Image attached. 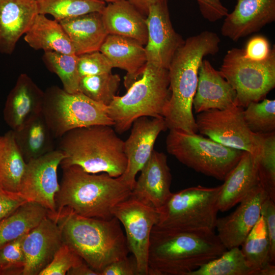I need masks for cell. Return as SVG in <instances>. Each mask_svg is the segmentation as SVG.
<instances>
[{
	"mask_svg": "<svg viewBox=\"0 0 275 275\" xmlns=\"http://www.w3.org/2000/svg\"><path fill=\"white\" fill-rule=\"evenodd\" d=\"M168 152L195 171L224 181L244 151L226 146L210 138L180 129H170Z\"/></svg>",
	"mask_w": 275,
	"mask_h": 275,
	"instance_id": "obj_8",
	"label": "cell"
},
{
	"mask_svg": "<svg viewBox=\"0 0 275 275\" xmlns=\"http://www.w3.org/2000/svg\"><path fill=\"white\" fill-rule=\"evenodd\" d=\"M42 113L54 138L73 129L96 125L114 126L107 106L80 92L69 93L53 86L44 91Z\"/></svg>",
	"mask_w": 275,
	"mask_h": 275,
	"instance_id": "obj_9",
	"label": "cell"
},
{
	"mask_svg": "<svg viewBox=\"0 0 275 275\" xmlns=\"http://www.w3.org/2000/svg\"><path fill=\"white\" fill-rule=\"evenodd\" d=\"M218 199L219 211L231 209L260 184L255 156L244 151L236 165L228 174Z\"/></svg>",
	"mask_w": 275,
	"mask_h": 275,
	"instance_id": "obj_24",
	"label": "cell"
},
{
	"mask_svg": "<svg viewBox=\"0 0 275 275\" xmlns=\"http://www.w3.org/2000/svg\"><path fill=\"white\" fill-rule=\"evenodd\" d=\"M26 202L19 193L7 190L0 182V219L10 214Z\"/></svg>",
	"mask_w": 275,
	"mask_h": 275,
	"instance_id": "obj_45",
	"label": "cell"
},
{
	"mask_svg": "<svg viewBox=\"0 0 275 275\" xmlns=\"http://www.w3.org/2000/svg\"><path fill=\"white\" fill-rule=\"evenodd\" d=\"M99 51L107 58L113 68L126 71L124 84L127 90L141 78L147 64L145 47L130 38L108 34Z\"/></svg>",
	"mask_w": 275,
	"mask_h": 275,
	"instance_id": "obj_22",
	"label": "cell"
},
{
	"mask_svg": "<svg viewBox=\"0 0 275 275\" xmlns=\"http://www.w3.org/2000/svg\"><path fill=\"white\" fill-rule=\"evenodd\" d=\"M38 14L51 15L58 21L92 12L102 13V0H36Z\"/></svg>",
	"mask_w": 275,
	"mask_h": 275,
	"instance_id": "obj_32",
	"label": "cell"
},
{
	"mask_svg": "<svg viewBox=\"0 0 275 275\" xmlns=\"http://www.w3.org/2000/svg\"><path fill=\"white\" fill-rule=\"evenodd\" d=\"M48 215L47 210L34 202H26L0 219V247L22 236Z\"/></svg>",
	"mask_w": 275,
	"mask_h": 275,
	"instance_id": "obj_29",
	"label": "cell"
},
{
	"mask_svg": "<svg viewBox=\"0 0 275 275\" xmlns=\"http://www.w3.org/2000/svg\"><path fill=\"white\" fill-rule=\"evenodd\" d=\"M13 133L26 162L54 150V137L42 113Z\"/></svg>",
	"mask_w": 275,
	"mask_h": 275,
	"instance_id": "obj_28",
	"label": "cell"
},
{
	"mask_svg": "<svg viewBox=\"0 0 275 275\" xmlns=\"http://www.w3.org/2000/svg\"><path fill=\"white\" fill-rule=\"evenodd\" d=\"M254 272L240 248L234 247L188 275H254Z\"/></svg>",
	"mask_w": 275,
	"mask_h": 275,
	"instance_id": "obj_33",
	"label": "cell"
},
{
	"mask_svg": "<svg viewBox=\"0 0 275 275\" xmlns=\"http://www.w3.org/2000/svg\"><path fill=\"white\" fill-rule=\"evenodd\" d=\"M121 81L118 74L111 72L80 77L79 91L91 99L107 106L116 96Z\"/></svg>",
	"mask_w": 275,
	"mask_h": 275,
	"instance_id": "obj_36",
	"label": "cell"
},
{
	"mask_svg": "<svg viewBox=\"0 0 275 275\" xmlns=\"http://www.w3.org/2000/svg\"><path fill=\"white\" fill-rule=\"evenodd\" d=\"M140 172L131 195L158 210L172 194V175L167 155L154 150Z\"/></svg>",
	"mask_w": 275,
	"mask_h": 275,
	"instance_id": "obj_19",
	"label": "cell"
},
{
	"mask_svg": "<svg viewBox=\"0 0 275 275\" xmlns=\"http://www.w3.org/2000/svg\"><path fill=\"white\" fill-rule=\"evenodd\" d=\"M44 92L26 74L22 73L9 92L3 111L4 119L13 131L22 128L42 113Z\"/></svg>",
	"mask_w": 275,
	"mask_h": 275,
	"instance_id": "obj_20",
	"label": "cell"
},
{
	"mask_svg": "<svg viewBox=\"0 0 275 275\" xmlns=\"http://www.w3.org/2000/svg\"><path fill=\"white\" fill-rule=\"evenodd\" d=\"M240 246L247 262L254 270V275L257 270L271 263L269 238L261 215Z\"/></svg>",
	"mask_w": 275,
	"mask_h": 275,
	"instance_id": "obj_34",
	"label": "cell"
},
{
	"mask_svg": "<svg viewBox=\"0 0 275 275\" xmlns=\"http://www.w3.org/2000/svg\"><path fill=\"white\" fill-rule=\"evenodd\" d=\"M0 155V182L8 191L18 193L27 162L16 143L13 131L7 132Z\"/></svg>",
	"mask_w": 275,
	"mask_h": 275,
	"instance_id": "obj_30",
	"label": "cell"
},
{
	"mask_svg": "<svg viewBox=\"0 0 275 275\" xmlns=\"http://www.w3.org/2000/svg\"><path fill=\"white\" fill-rule=\"evenodd\" d=\"M69 38L75 54L99 51L108 35L100 12H92L59 21Z\"/></svg>",
	"mask_w": 275,
	"mask_h": 275,
	"instance_id": "obj_26",
	"label": "cell"
},
{
	"mask_svg": "<svg viewBox=\"0 0 275 275\" xmlns=\"http://www.w3.org/2000/svg\"><path fill=\"white\" fill-rule=\"evenodd\" d=\"M261 215L263 217L270 244V262L275 263V202L268 197L263 202Z\"/></svg>",
	"mask_w": 275,
	"mask_h": 275,
	"instance_id": "obj_41",
	"label": "cell"
},
{
	"mask_svg": "<svg viewBox=\"0 0 275 275\" xmlns=\"http://www.w3.org/2000/svg\"><path fill=\"white\" fill-rule=\"evenodd\" d=\"M62 168L57 214L67 208L83 216L109 219L115 207L131 195L132 189L120 177L89 173L77 166Z\"/></svg>",
	"mask_w": 275,
	"mask_h": 275,
	"instance_id": "obj_4",
	"label": "cell"
},
{
	"mask_svg": "<svg viewBox=\"0 0 275 275\" xmlns=\"http://www.w3.org/2000/svg\"><path fill=\"white\" fill-rule=\"evenodd\" d=\"M84 261L68 245L63 243L51 261L39 275H65L72 267Z\"/></svg>",
	"mask_w": 275,
	"mask_h": 275,
	"instance_id": "obj_39",
	"label": "cell"
},
{
	"mask_svg": "<svg viewBox=\"0 0 275 275\" xmlns=\"http://www.w3.org/2000/svg\"><path fill=\"white\" fill-rule=\"evenodd\" d=\"M113 214L124 228L128 247L135 259L139 275H149L148 249L151 231L158 222V210L131 195L115 207Z\"/></svg>",
	"mask_w": 275,
	"mask_h": 275,
	"instance_id": "obj_12",
	"label": "cell"
},
{
	"mask_svg": "<svg viewBox=\"0 0 275 275\" xmlns=\"http://www.w3.org/2000/svg\"><path fill=\"white\" fill-rule=\"evenodd\" d=\"M36 0H0V52L11 54L38 14Z\"/></svg>",
	"mask_w": 275,
	"mask_h": 275,
	"instance_id": "obj_23",
	"label": "cell"
},
{
	"mask_svg": "<svg viewBox=\"0 0 275 275\" xmlns=\"http://www.w3.org/2000/svg\"><path fill=\"white\" fill-rule=\"evenodd\" d=\"M42 60L47 68L60 78L65 91L72 94L79 92L80 77L77 69L78 56L44 51Z\"/></svg>",
	"mask_w": 275,
	"mask_h": 275,
	"instance_id": "obj_35",
	"label": "cell"
},
{
	"mask_svg": "<svg viewBox=\"0 0 275 275\" xmlns=\"http://www.w3.org/2000/svg\"><path fill=\"white\" fill-rule=\"evenodd\" d=\"M68 275H100L99 273L90 267L84 261L71 268L67 272Z\"/></svg>",
	"mask_w": 275,
	"mask_h": 275,
	"instance_id": "obj_46",
	"label": "cell"
},
{
	"mask_svg": "<svg viewBox=\"0 0 275 275\" xmlns=\"http://www.w3.org/2000/svg\"><path fill=\"white\" fill-rule=\"evenodd\" d=\"M275 265L269 263L261 268L257 270L254 275H274Z\"/></svg>",
	"mask_w": 275,
	"mask_h": 275,
	"instance_id": "obj_48",
	"label": "cell"
},
{
	"mask_svg": "<svg viewBox=\"0 0 275 275\" xmlns=\"http://www.w3.org/2000/svg\"><path fill=\"white\" fill-rule=\"evenodd\" d=\"M112 68L109 60L100 51L78 56L77 69L80 77L111 72Z\"/></svg>",
	"mask_w": 275,
	"mask_h": 275,
	"instance_id": "obj_40",
	"label": "cell"
},
{
	"mask_svg": "<svg viewBox=\"0 0 275 275\" xmlns=\"http://www.w3.org/2000/svg\"><path fill=\"white\" fill-rule=\"evenodd\" d=\"M244 108L234 104L224 109H211L197 114L198 131L223 145L254 155L257 147V134L247 127Z\"/></svg>",
	"mask_w": 275,
	"mask_h": 275,
	"instance_id": "obj_11",
	"label": "cell"
},
{
	"mask_svg": "<svg viewBox=\"0 0 275 275\" xmlns=\"http://www.w3.org/2000/svg\"><path fill=\"white\" fill-rule=\"evenodd\" d=\"M54 220L63 242L100 275L106 266L130 252L120 222L115 216L109 219L88 217L64 208Z\"/></svg>",
	"mask_w": 275,
	"mask_h": 275,
	"instance_id": "obj_3",
	"label": "cell"
},
{
	"mask_svg": "<svg viewBox=\"0 0 275 275\" xmlns=\"http://www.w3.org/2000/svg\"><path fill=\"white\" fill-rule=\"evenodd\" d=\"M222 185H201L172 193L158 210L155 227L164 230L213 232L219 211L218 199Z\"/></svg>",
	"mask_w": 275,
	"mask_h": 275,
	"instance_id": "obj_7",
	"label": "cell"
},
{
	"mask_svg": "<svg viewBox=\"0 0 275 275\" xmlns=\"http://www.w3.org/2000/svg\"><path fill=\"white\" fill-rule=\"evenodd\" d=\"M271 49L267 39L259 35L251 38L243 50L246 58L252 61H261L268 57Z\"/></svg>",
	"mask_w": 275,
	"mask_h": 275,
	"instance_id": "obj_42",
	"label": "cell"
},
{
	"mask_svg": "<svg viewBox=\"0 0 275 275\" xmlns=\"http://www.w3.org/2000/svg\"><path fill=\"white\" fill-rule=\"evenodd\" d=\"M24 235L0 247V275L22 274L25 262L22 248Z\"/></svg>",
	"mask_w": 275,
	"mask_h": 275,
	"instance_id": "obj_38",
	"label": "cell"
},
{
	"mask_svg": "<svg viewBox=\"0 0 275 275\" xmlns=\"http://www.w3.org/2000/svg\"><path fill=\"white\" fill-rule=\"evenodd\" d=\"M168 69L147 64L140 79L124 95L116 96L107 106V113L116 132L127 131L141 117H163L171 95Z\"/></svg>",
	"mask_w": 275,
	"mask_h": 275,
	"instance_id": "obj_6",
	"label": "cell"
},
{
	"mask_svg": "<svg viewBox=\"0 0 275 275\" xmlns=\"http://www.w3.org/2000/svg\"><path fill=\"white\" fill-rule=\"evenodd\" d=\"M227 249L214 232L164 230L153 227L148 255L149 275H188Z\"/></svg>",
	"mask_w": 275,
	"mask_h": 275,
	"instance_id": "obj_2",
	"label": "cell"
},
{
	"mask_svg": "<svg viewBox=\"0 0 275 275\" xmlns=\"http://www.w3.org/2000/svg\"><path fill=\"white\" fill-rule=\"evenodd\" d=\"M275 21V0H237L232 12L225 16L221 33L237 41Z\"/></svg>",
	"mask_w": 275,
	"mask_h": 275,
	"instance_id": "obj_18",
	"label": "cell"
},
{
	"mask_svg": "<svg viewBox=\"0 0 275 275\" xmlns=\"http://www.w3.org/2000/svg\"><path fill=\"white\" fill-rule=\"evenodd\" d=\"M4 144V136H0V155Z\"/></svg>",
	"mask_w": 275,
	"mask_h": 275,
	"instance_id": "obj_49",
	"label": "cell"
},
{
	"mask_svg": "<svg viewBox=\"0 0 275 275\" xmlns=\"http://www.w3.org/2000/svg\"><path fill=\"white\" fill-rule=\"evenodd\" d=\"M202 16L207 20L214 22L225 17L228 9L221 0H196Z\"/></svg>",
	"mask_w": 275,
	"mask_h": 275,
	"instance_id": "obj_44",
	"label": "cell"
},
{
	"mask_svg": "<svg viewBox=\"0 0 275 275\" xmlns=\"http://www.w3.org/2000/svg\"><path fill=\"white\" fill-rule=\"evenodd\" d=\"M128 138L124 141V151L127 159L126 170L120 178L132 189L135 176L150 158L157 136L167 129L163 117H141L131 125Z\"/></svg>",
	"mask_w": 275,
	"mask_h": 275,
	"instance_id": "obj_15",
	"label": "cell"
},
{
	"mask_svg": "<svg viewBox=\"0 0 275 275\" xmlns=\"http://www.w3.org/2000/svg\"><path fill=\"white\" fill-rule=\"evenodd\" d=\"M63 243L58 223L46 216L23 237L22 248L25 262L22 274L39 275Z\"/></svg>",
	"mask_w": 275,
	"mask_h": 275,
	"instance_id": "obj_17",
	"label": "cell"
},
{
	"mask_svg": "<svg viewBox=\"0 0 275 275\" xmlns=\"http://www.w3.org/2000/svg\"><path fill=\"white\" fill-rule=\"evenodd\" d=\"M100 275H139L136 262L132 255L115 261L106 266Z\"/></svg>",
	"mask_w": 275,
	"mask_h": 275,
	"instance_id": "obj_43",
	"label": "cell"
},
{
	"mask_svg": "<svg viewBox=\"0 0 275 275\" xmlns=\"http://www.w3.org/2000/svg\"><path fill=\"white\" fill-rule=\"evenodd\" d=\"M65 156L58 149L28 161L18 192L26 201L43 206L52 219L57 215L55 197L60 187L57 170Z\"/></svg>",
	"mask_w": 275,
	"mask_h": 275,
	"instance_id": "obj_13",
	"label": "cell"
},
{
	"mask_svg": "<svg viewBox=\"0 0 275 275\" xmlns=\"http://www.w3.org/2000/svg\"><path fill=\"white\" fill-rule=\"evenodd\" d=\"M252 102L243 109L245 123L254 133L265 134L275 131V100L264 99Z\"/></svg>",
	"mask_w": 275,
	"mask_h": 275,
	"instance_id": "obj_37",
	"label": "cell"
},
{
	"mask_svg": "<svg viewBox=\"0 0 275 275\" xmlns=\"http://www.w3.org/2000/svg\"><path fill=\"white\" fill-rule=\"evenodd\" d=\"M257 147L254 155L260 184L275 202V131L257 134Z\"/></svg>",
	"mask_w": 275,
	"mask_h": 275,
	"instance_id": "obj_31",
	"label": "cell"
},
{
	"mask_svg": "<svg viewBox=\"0 0 275 275\" xmlns=\"http://www.w3.org/2000/svg\"><path fill=\"white\" fill-rule=\"evenodd\" d=\"M236 99V93L232 86L208 60L203 59L199 69L198 85L193 101L195 113L224 109L235 104Z\"/></svg>",
	"mask_w": 275,
	"mask_h": 275,
	"instance_id": "obj_21",
	"label": "cell"
},
{
	"mask_svg": "<svg viewBox=\"0 0 275 275\" xmlns=\"http://www.w3.org/2000/svg\"><path fill=\"white\" fill-rule=\"evenodd\" d=\"M102 1H104L105 3H114L117 1H119L120 0H102Z\"/></svg>",
	"mask_w": 275,
	"mask_h": 275,
	"instance_id": "obj_50",
	"label": "cell"
},
{
	"mask_svg": "<svg viewBox=\"0 0 275 275\" xmlns=\"http://www.w3.org/2000/svg\"><path fill=\"white\" fill-rule=\"evenodd\" d=\"M220 42L217 34L204 31L187 38L174 54L168 68L171 95L163 114L167 129L198 132L192 109L199 69L205 56L218 52Z\"/></svg>",
	"mask_w": 275,
	"mask_h": 275,
	"instance_id": "obj_1",
	"label": "cell"
},
{
	"mask_svg": "<svg viewBox=\"0 0 275 275\" xmlns=\"http://www.w3.org/2000/svg\"><path fill=\"white\" fill-rule=\"evenodd\" d=\"M108 34L133 39L145 46L147 42L146 16L127 0L106 5L101 13Z\"/></svg>",
	"mask_w": 275,
	"mask_h": 275,
	"instance_id": "obj_25",
	"label": "cell"
},
{
	"mask_svg": "<svg viewBox=\"0 0 275 275\" xmlns=\"http://www.w3.org/2000/svg\"><path fill=\"white\" fill-rule=\"evenodd\" d=\"M268 197L260 184L255 186L230 214L217 218V236L227 249L240 247L261 216L262 205Z\"/></svg>",
	"mask_w": 275,
	"mask_h": 275,
	"instance_id": "obj_16",
	"label": "cell"
},
{
	"mask_svg": "<svg viewBox=\"0 0 275 275\" xmlns=\"http://www.w3.org/2000/svg\"><path fill=\"white\" fill-rule=\"evenodd\" d=\"M111 126L96 125L73 129L60 139L59 148L65 155L61 168L77 166L85 172L105 173L118 177L127 163L124 141Z\"/></svg>",
	"mask_w": 275,
	"mask_h": 275,
	"instance_id": "obj_5",
	"label": "cell"
},
{
	"mask_svg": "<svg viewBox=\"0 0 275 275\" xmlns=\"http://www.w3.org/2000/svg\"><path fill=\"white\" fill-rule=\"evenodd\" d=\"M146 22L147 63L168 69L174 54L185 40L173 27L168 0H158L151 6Z\"/></svg>",
	"mask_w": 275,
	"mask_h": 275,
	"instance_id": "obj_14",
	"label": "cell"
},
{
	"mask_svg": "<svg viewBox=\"0 0 275 275\" xmlns=\"http://www.w3.org/2000/svg\"><path fill=\"white\" fill-rule=\"evenodd\" d=\"M219 71L235 90L236 105L245 108L265 99L275 87V48L261 61L251 60L242 49L232 48L224 56Z\"/></svg>",
	"mask_w": 275,
	"mask_h": 275,
	"instance_id": "obj_10",
	"label": "cell"
},
{
	"mask_svg": "<svg viewBox=\"0 0 275 275\" xmlns=\"http://www.w3.org/2000/svg\"><path fill=\"white\" fill-rule=\"evenodd\" d=\"M134 6L142 14L147 17L151 5L158 0H127Z\"/></svg>",
	"mask_w": 275,
	"mask_h": 275,
	"instance_id": "obj_47",
	"label": "cell"
},
{
	"mask_svg": "<svg viewBox=\"0 0 275 275\" xmlns=\"http://www.w3.org/2000/svg\"><path fill=\"white\" fill-rule=\"evenodd\" d=\"M24 40L35 50L75 54L71 41L60 23L45 15H36L24 34Z\"/></svg>",
	"mask_w": 275,
	"mask_h": 275,
	"instance_id": "obj_27",
	"label": "cell"
}]
</instances>
